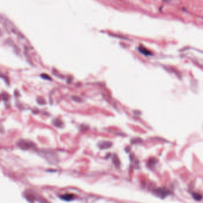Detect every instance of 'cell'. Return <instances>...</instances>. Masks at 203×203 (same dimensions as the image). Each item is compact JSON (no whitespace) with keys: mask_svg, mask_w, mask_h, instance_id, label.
<instances>
[{"mask_svg":"<svg viewBox=\"0 0 203 203\" xmlns=\"http://www.w3.org/2000/svg\"><path fill=\"white\" fill-rule=\"evenodd\" d=\"M138 50L142 54L146 55H150L151 54V52L146 47H144L142 46H139L138 47Z\"/></svg>","mask_w":203,"mask_h":203,"instance_id":"cell-1","label":"cell"},{"mask_svg":"<svg viewBox=\"0 0 203 203\" xmlns=\"http://www.w3.org/2000/svg\"><path fill=\"white\" fill-rule=\"evenodd\" d=\"M61 198H62V199H63L65 201H70V200L73 199V195H70V194H66V195L62 196Z\"/></svg>","mask_w":203,"mask_h":203,"instance_id":"cell-2","label":"cell"},{"mask_svg":"<svg viewBox=\"0 0 203 203\" xmlns=\"http://www.w3.org/2000/svg\"><path fill=\"white\" fill-rule=\"evenodd\" d=\"M41 78H42L43 79H46V80H51V78L50 77V76H48L47 74H42L41 75Z\"/></svg>","mask_w":203,"mask_h":203,"instance_id":"cell-3","label":"cell"}]
</instances>
